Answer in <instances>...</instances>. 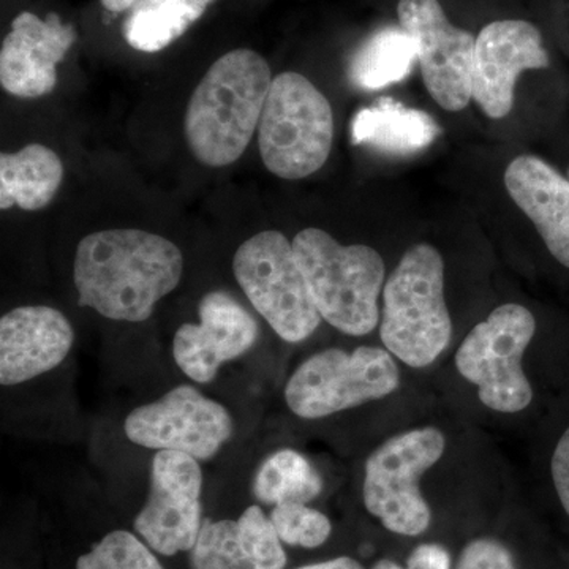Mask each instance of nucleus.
<instances>
[{"mask_svg": "<svg viewBox=\"0 0 569 569\" xmlns=\"http://www.w3.org/2000/svg\"><path fill=\"white\" fill-rule=\"evenodd\" d=\"M323 490V479L313 463L295 449L268 456L254 475L253 493L261 503H310Z\"/></svg>", "mask_w": 569, "mask_h": 569, "instance_id": "23", "label": "nucleus"}, {"mask_svg": "<svg viewBox=\"0 0 569 569\" xmlns=\"http://www.w3.org/2000/svg\"><path fill=\"white\" fill-rule=\"evenodd\" d=\"M451 336L443 258L433 246H413L385 282L381 342L403 365L422 369L447 350Z\"/></svg>", "mask_w": 569, "mask_h": 569, "instance_id": "3", "label": "nucleus"}, {"mask_svg": "<svg viewBox=\"0 0 569 569\" xmlns=\"http://www.w3.org/2000/svg\"><path fill=\"white\" fill-rule=\"evenodd\" d=\"M183 257L163 236L133 228L97 231L78 244V305L112 321L141 323L181 283Z\"/></svg>", "mask_w": 569, "mask_h": 569, "instance_id": "1", "label": "nucleus"}, {"mask_svg": "<svg viewBox=\"0 0 569 569\" xmlns=\"http://www.w3.org/2000/svg\"><path fill=\"white\" fill-rule=\"evenodd\" d=\"M293 249L326 323L355 337L370 335L380 325L378 298L387 269L376 249L342 246L320 228L299 231Z\"/></svg>", "mask_w": 569, "mask_h": 569, "instance_id": "4", "label": "nucleus"}, {"mask_svg": "<svg viewBox=\"0 0 569 569\" xmlns=\"http://www.w3.org/2000/svg\"><path fill=\"white\" fill-rule=\"evenodd\" d=\"M189 553L190 569H284L288 563L271 519L257 505L236 519L203 520Z\"/></svg>", "mask_w": 569, "mask_h": 569, "instance_id": "17", "label": "nucleus"}, {"mask_svg": "<svg viewBox=\"0 0 569 569\" xmlns=\"http://www.w3.org/2000/svg\"><path fill=\"white\" fill-rule=\"evenodd\" d=\"M418 61L413 37L400 26L370 36L348 63V80L362 91H380L406 80Z\"/></svg>", "mask_w": 569, "mask_h": 569, "instance_id": "21", "label": "nucleus"}, {"mask_svg": "<svg viewBox=\"0 0 569 569\" xmlns=\"http://www.w3.org/2000/svg\"><path fill=\"white\" fill-rule=\"evenodd\" d=\"M213 0H137L123 22V37L142 52H159L203 17Z\"/></svg>", "mask_w": 569, "mask_h": 569, "instance_id": "22", "label": "nucleus"}, {"mask_svg": "<svg viewBox=\"0 0 569 569\" xmlns=\"http://www.w3.org/2000/svg\"><path fill=\"white\" fill-rule=\"evenodd\" d=\"M233 272L250 305L284 342H305L317 331L323 318L287 236L268 230L247 239L236 250Z\"/></svg>", "mask_w": 569, "mask_h": 569, "instance_id": "7", "label": "nucleus"}, {"mask_svg": "<svg viewBox=\"0 0 569 569\" xmlns=\"http://www.w3.org/2000/svg\"><path fill=\"white\" fill-rule=\"evenodd\" d=\"M568 178H569V170H568Z\"/></svg>", "mask_w": 569, "mask_h": 569, "instance_id": "32", "label": "nucleus"}, {"mask_svg": "<svg viewBox=\"0 0 569 569\" xmlns=\"http://www.w3.org/2000/svg\"><path fill=\"white\" fill-rule=\"evenodd\" d=\"M550 471H552L553 488L557 490L561 507L569 516V427L553 449Z\"/></svg>", "mask_w": 569, "mask_h": 569, "instance_id": "27", "label": "nucleus"}, {"mask_svg": "<svg viewBox=\"0 0 569 569\" xmlns=\"http://www.w3.org/2000/svg\"><path fill=\"white\" fill-rule=\"evenodd\" d=\"M100 2L111 13H123L132 9L137 0H100Z\"/></svg>", "mask_w": 569, "mask_h": 569, "instance_id": "30", "label": "nucleus"}, {"mask_svg": "<svg viewBox=\"0 0 569 569\" xmlns=\"http://www.w3.org/2000/svg\"><path fill=\"white\" fill-rule=\"evenodd\" d=\"M74 342L73 326L50 306H21L0 318V383L31 381L66 361Z\"/></svg>", "mask_w": 569, "mask_h": 569, "instance_id": "16", "label": "nucleus"}, {"mask_svg": "<svg viewBox=\"0 0 569 569\" xmlns=\"http://www.w3.org/2000/svg\"><path fill=\"white\" fill-rule=\"evenodd\" d=\"M63 178L58 153L43 144H29L0 156V209L20 206L40 211L54 200Z\"/></svg>", "mask_w": 569, "mask_h": 569, "instance_id": "20", "label": "nucleus"}, {"mask_svg": "<svg viewBox=\"0 0 569 569\" xmlns=\"http://www.w3.org/2000/svg\"><path fill=\"white\" fill-rule=\"evenodd\" d=\"M440 133L425 111L407 108L392 99H380L356 112L351 122L353 144H367L391 156H410L429 148Z\"/></svg>", "mask_w": 569, "mask_h": 569, "instance_id": "19", "label": "nucleus"}, {"mask_svg": "<svg viewBox=\"0 0 569 569\" xmlns=\"http://www.w3.org/2000/svg\"><path fill=\"white\" fill-rule=\"evenodd\" d=\"M77 569H164L156 552L137 533L114 530L82 553Z\"/></svg>", "mask_w": 569, "mask_h": 569, "instance_id": "24", "label": "nucleus"}, {"mask_svg": "<svg viewBox=\"0 0 569 569\" xmlns=\"http://www.w3.org/2000/svg\"><path fill=\"white\" fill-rule=\"evenodd\" d=\"M550 59L541 32L529 21H493L475 41L471 100L490 119L508 116L515 88L526 70L548 69Z\"/></svg>", "mask_w": 569, "mask_h": 569, "instance_id": "13", "label": "nucleus"}, {"mask_svg": "<svg viewBox=\"0 0 569 569\" xmlns=\"http://www.w3.org/2000/svg\"><path fill=\"white\" fill-rule=\"evenodd\" d=\"M269 519L280 541L291 548H320L332 533L328 516L306 503L276 505Z\"/></svg>", "mask_w": 569, "mask_h": 569, "instance_id": "25", "label": "nucleus"}, {"mask_svg": "<svg viewBox=\"0 0 569 569\" xmlns=\"http://www.w3.org/2000/svg\"><path fill=\"white\" fill-rule=\"evenodd\" d=\"M397 14L417 43L427 91L443 110H463L471 100L475 37L451 24L438 0H399Z\"/></svg>", "mask_w": 569, "mask_h": 569, "instance_id": "12", "label": "nucleus"}, {"mask_svg": "<svg viewBox=\"0 0 569 569\" xmlns=\"http://www.w3.org/2000/svg\"><path fill=\"white\" fill-rule=\"evenodd\" d=\"M77 41L73 26L50 13L44 20L22 11L11 22L0 50V84L21 99H39L54 91L58 63Z\"/></svg>", "mask_w": 569, "mask_h": 569, "instance_id": "15", "label": "nucleus"}, {"mask_svg": "<svg viewBox=\"0 0 569 569\" xmlns=\"http://www.w3.org/2000/svg\"><path fill=\"white\" fill-rule=\"evenodd\" d=\"M123 432L137 447L209 460L233 436L234 425L222 403L190 385H179L130 411Z\"/></svg>", "mask_w": 569, "mask_h": 569, "instance_id": "10", "label": "nucleus"}, {"mask_svg": "<svg viewBox=\"0 0 569 569\" xmlns=\"http://www.w3.org/2000/svg\"><path fill=\"white\" fill-rule=\"evenodd\" d=\"M296 569H365L359 561L350 557H337V559L320 561V563L305 565Z\"/></svg>", "mask_w": 569, "mask_h": 569, "instance_id": "29", "label": "nucleus"}, {"mask_svg": "<svg viewBox=\"0 0 569 569\" xmlns=\"http://www.w3.org/2000/svg\"><path fill=\"white\" fill-rule=\"evenodd\" d=\"M332 140L335 114L323 93L295 71L276 77L258 126L264 167L277 178L305 179L323 167Z\"/></svg>", "mask_w": 569, "mask_h": 569, "instance_id": "5", "label": "nucleus"}, {"mask_svg": "<svg viewBox=\"0 0 569 569\" xmlns=\"http://www.w3.org/2000/svg\"><path fill=\"white\" fill-rule=\"evenodd\" d=\"M408 569H451V557L440 545H421L411 552Z\"/></svg>", "mask_w": 569, "mask_h": 569, "instance_id": "28", "label": "nucleus"}, {"mask_svg": "<svg viewBox=\"0 0 569 569\" xmlns=\"http://www.w3.org/2000/svg\"><path fill=\"white\" fill-rule=\"evenodd\" d=\"M447 438L437 427H419L389 438L366 460L362 500L385 529L419 537L432 512L422 497V475L443 458Z\"/></svg>", "mask_w": 569, "mask_h": 569, "instance_id": "6", "label": "nucleus"}, {"mask_svg": "<svg viewBox=\"0 0 569 569\" xmlns=\"http://www.w3.org/2000/svg\"><path fill=\"white\" fill-rule=\"evenodd\" d=\"M399 385V367L387 348H329L295 370L284 387V402L298 418H328L385 399Z\"/></svg>", "mask_w": 569, "mask_h": 569, "instance_id": "9", "label": "nucleus"}, {"mask_svg": "<svg viewBox=\"0 0 569 569\" xmlns=\"http://www.w3.org/2000/svg\"><path fill=\"white\" fill-rule=\"evenodd\" d=\"M200 323H186L173 337V359L183 376L209 383L224 362L249 353L257 343L258 323L238 299L217 290L198 305Z\"/></svg>", "mask_w": 569, "mask_h": 569, "instance_id": "14", "label": "nucleus"}, {"mask_svg": "<svg viewBox=\"0 0 569 569\" xmlns=\"http://www.w3.org/2000/svg\"><path fill=\"white\" fill-rule=\"evenodd\" d=\"M201 490L200 460L183 452L157 451L148 498L134 518V533L160 556L190 552L203 526Z\"/></svg>", "mask_w": 569, "mask_h": 569, "instance_id": "11", "label": "nucleus"}, {"mask_svg": "<svg viewBox=\"0 0 569 569\" xmlns=\"http://www.w3.org/2000/svg\"><path fill=\"white\" fill-rule=\"evenodd\" d=\"M505 186L550 254L569 269V178L537 156H519L505 171Z\"/></svg>", "mask_w": 569, "mask_h": 569, "instance_id": "18", "label": "nucleus"}, {"mask_svg": "<svg viewBox=\"0 0 569 569\" xmlns=\"http://www.w3.org/2000/svg\"><path fill=\"white\" fill-rule=\"evenodd\" d=\"M537 332V320L527 307L508 302L475 326L458 353L456 367L489 410L515 415L533 400V389L522 358Z\"/></svg>", "mask_w": 569, "mask_h": 569, "instance_id": "8", "label": "nucleus"}, {"mask_svg": "<svg viewBox=\"0 0 569 569\" xmlns=\"http://www.w3.org/2000/svg\"><path fill=\"white\" fill-rule=\"evenodd\" d=\"M456 569H516V565L507 546L497 539L478 538L463 548Z\"/></svg>", "mask_w": 569, "mask_h": 569, "instance_id": "26", "label": "nucleus"}, {"mask_svg": "<svg viewBox=\"0 0 569 569\" xmlns=\"http://www.w3.org/2000/svg\"><path fill=\"white\" fill-rule=\"evenodd\" d=\"M372 569H408L400 567L399 563L389 559L378 560L376 565H373Z\"/></svg>", "mask_w": 569, "mask_h": 569, "instance_id": "31", "label": "nucleus"}, {"mask_svg": "<svg viewBox=\"0 0 569 569\" xmlns=\"http://www.w3.org/2000/svg\"><path fill=\"white\" fill-rule=\"evenodd\" d=\"M272 74L252 50L227 52L194 88L183 119L187 144L206 167L238 162L260 126Z\"/></svg>", "mask_w": 569, "mask_h": 569, "instance_id": "2", "label": "nucleus"}]
</instances>
